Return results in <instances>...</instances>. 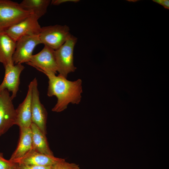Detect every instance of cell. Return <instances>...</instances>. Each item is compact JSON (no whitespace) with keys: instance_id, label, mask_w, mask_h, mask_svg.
Returning <instances> with one entry per match:
<instances>
[{"instance_id":"12","label":"cell","mask_w":169,"mask_h":169,"mask_svg":"<svg viewBox=\"0 0 169 169\" xmlns=\"http://www.w3.org/2000/svg\"><path fill=\"white\" fill-rule=\"evenodd\" d=\"M64 159L38 152L33 149L15 163L41 166H52Z\"/></svg>"},{"instance_id":"19","label":"cell","mask_w":169,"mask_h":169,"mask_svg":"<svg viewBox=\"0 0 169 169\" xmlns=\"http://www.w3.org/2000/svg\"><path fill=\"white\" fill-rule=\"evenodd\" d=\"M53 166H41L16 163L15 169H50Z\"/></svg>"},{"instance_id":"10","label":"cell","mask_w":169,"mask_h":169,"mask_svg":"<svg viewBox=\"0 0 169 169\" xmlns=\"http://www.w3.org/2000/svg\"><path fill=\"white\" fill-rule=\"evenodd\" d=\"M5 72L3 79L0 84V90H7L12 93V100L17 96L20 84V76L24 69L21 64H8L4 67Z\"/></svg>"},{"instance_id":"16","label":"cell","mask_w":169,"mask_h":169,"mask_svg":"<svg viewBox=\"0 0 169 169\" xmlns=\"http://www.w3.org/2000/svg\"><path fill=\"white\" fill-rule=\"evenodd\" d=\"M50 0H23L19 4L24 10L32 13L39 19L47 12Z\"/></svg>"},{"instance_id":"5","label":"cell","mask_w":169,"mask_h":169,"mask_svg":"<svg viewBox=\"0 0 169 169\" xmlns=\"http://www.w3.org/2000/svg\"><path fill=\"white\" fill-rule=\"evenodd\" d=\"M7 90H0V136L15 125L16 109Z\"/></svg>"},{"instance_id":"3","label":"cell","mask_w":169,"mask_h":169,"mask_svg":"<svg viewBox=\"0 0 169 169\" xmlns=\"http://www.w3.org/2000/svg\"><path fill=\"white\" fill-rule=\"evenodd\" d=\"M77 38L71 35L61 47L55 50L54 54L59 75L67 78L68 74L76 69L74 64V50Z\"/></svg>"},{"instance_id":"21","label":"cell","mask_w":169,"mask_h":169,"mask_svg":"<svg viewBox=\"0 0 169 169\" xmlns=\"http://www.w3.org/2000/svg\"><path fill=\"white\" fill-rule=\"evenodd\" d=\"M153 1L160 4L167 9L169 8V1L168 0H155Z\"/></svg>"},{"instance_id":"18","label":"cell","mask_w":169,"mask_h":169,"mask_svg":"<svg viewBox=\"0 0 169 169\" xmlns=\"http://www.w3.org/2000/svg\"><path fill=\"white\" fill-rule=\"evenodd\" d=\"M16 163L5 159L0 152V169H15Z\"/></svg>"},{"instance_id":"9","label":"cell","mask_w":169,"mask_h":169,"mask_svg":"<svg viewBox=\"0 0 169 169\" xmlns=\"http://www.w3.org/2000/svg\"><path fill=\"white\" fill-rule=\"evenodd\" d=\"M33 83L31 101L32 123L36 125L45 135L47 134L46 123L47 113L44 106L41 103L38 88L37 80L36 78Z\"/></svg>"},{"instance_id":"2","label":"cell","mask_w":169,"mask_h":169,"mask_svg":"<svg viewBox=\"0 0 169 169\" xmlns=\"http://www.w3.org/2000/svg\"><path fill=\"white\" fill-rule=\"evenodd\" d=\"M32 14L17 2L0 0V32H5Z\"/></svg>"},{"instance_id":"20","label":"cell","mask_w":169,"mask_h":169,"mask_svg":"<svg viewBox=\"0 0 169 169\" xmlns=\"http://www.w3.org/2000/svg\"><path fill=\"white\" fill-rule=\"evenodd\" d=\"M79 1V0H52L51 1V4L54 5H58L63 3L67 2L77 3Z\"/></svg>"},{"instance_id":"1","label":"cell","mask_w":169,"mask_h":169,"mask_svg":"<svg viewBox=\"0 0 169 169\" xmlns=\"http://www.w3.org/2000/svg\"><path fill=\"white\" fill-rule=\"evenodd\" d=\"M43 73L49 79L48 96H55L57 98V103L52 109L53 111L60 112L66 109L70 103L78 104L80 103L82 92L81 79L71 81L59 75L56 76L52 74Z\"/></svg>"},{"instance_id":"15","label":"cell","mask_w":169,"mask_h":169,"mask_svg":"<svg viewBox=\"0 0 169 169\" xmlns=\"http://www.w3.org/2000/svg\"><path fill=\"white\" fill-rule=\"evenodd\" d=\"M30 128L32 132L33 149L43 154L53 156L49 145L46 135L34 124L32 123Z\"/></svg>"},{"instance_id":"4","label":"cell","mask_w":169,"mask_h":169,"mask_svg":"<svg viewBox=\"0 0 169 169\" xmlns=\"http://www.w3.org/2000/svg\"><path fill=\"white\" fill-rule=\"evenodd\" d=\"M69 27L56 24L41 27L38 36L41 44L56 50L61 47L71 34Z\"/></svg>"},{"instance_id":"6","label":"cell","mask_w":169,"mask_h":169,"mask_svg":"<svg viewBox=\"0 0 169 169\" xmlns=\"http://www.w3.org/2000/svg\"><path fill=\"white\" fill-rule=\"evenodd\" d=\"M55 50L44 45L38 53L33 55L30 61L26 63L39 71L56 75L58 72Z\"/></svg>"},{"instance_id":"11","label":"cell","mask_w":169,"mask_h":169,"mask_svg":"<svg viewBox=\"0 0 169 169\" xmlns=\"http://www.w3.org/2000/svg\"><path fill=\"white\" fill-rule=\"evenodd\" d=\"M33 83L29 84L26 96L23 102L16 109L15 125L20 128L30 127L32 124L31 117V101Z\"/></svg>"},{"instance_id":"7","label":"cell","mask_w":169,"mask_h":169,"mask_svg":"<svg viewBox=\"0 0 169 169\" xmlns=\"http://www.w3.org/2000/svg\"><path fill=\"white\" fill-rule=\"evenodd\" d=\"M38 19L33 14L8 28L5 32L16 42L24 36L38 35L41 27Z\"/></svg>"},{"instance_id":"17","label":"cell","mask_w":169,"mask_h":169,"mask_svg":"<svg viewBox=\"0 0 169 169\" xmlns=\"http://www.w3.org/2000/svg\"><path fill=\"white\" fill-rule=\"evenodd\" d=\"M78 165L70 163L65 161V159L53 165L50 169H79Z\"/></svg>"},{"instance_id":"14","label":"cell","mask_w":169,"mask_h":169,"mask_svg":"<svg viewBox=\"0 0 169 169\" xmlns=\"http://www.w3.org/2000/svg\"><path fill=\"white\" fill-rule=\"evenodd\" d=\"M16 42L5 32H0V62L4 67L8 64H14L13 56Z\"/></svg>"},{"instance_id":"13","label":"cell","mask_w":169,"mask_h":169,"mask_svg":"<svg viewBox=\"0 0 169 169\" xmlns=\"http://www.w3.org/2000/svg\"><path fill=\"white\" fill-rule=\"evenodd\" d=\"M20 129V136L18 146L9 160L15 163L33 149L32 135L30 127Z\"/></svg>"},{"instance_id":"8","label":"cell","mask_w":169,"mask_h":169,"mask_svg":"<svg viewBox=\"0 0 169 169\" xmlns=\"http://www.w3.org/2000/svg\"><path fill=\"white\" fill-rule=\"evenodd\" d=\"M40 44L38 35L25 36L20 38L16 42L13 56L14 64L28 62L35 47Z\"/></svg>"}]
</instances>
